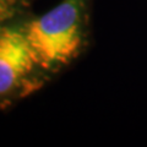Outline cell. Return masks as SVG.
Instances as JSON below:
<instances>
[{
    "mask_svg": "<svg viewBox=\"0 0 147 147\" xmlns=\"http://www.w3.org/2000/svg\"><path fill=\"white\" fill-rule=\"evenodd\" d=\"M37 65L53 70L66 65L82 45V0H64L25 28Z\"/></svg>",
    "mask_w": 147,
    "mask_h": 147,
    "instance_id": "6da1fadb",
    "label": "cell"
},
{
    "mask_svg": "<svg viewBox=\"0 0 147 147\" xmlns=\"http://www.w3.org/2000/svg\"><path fill=\"white\" fill-rule=\"evenodd\" d=\"M22 0H0V26L15 15Z\"/></svg>",
    "mask_w": 147,
    "mask_h": 147,
    "instance_id": "3957f363",
    "label": "cell"
},
{
    "mask_svg": "<svg viewBox=\"0 0 147 147\" xmlns=\"http://www.w3.org/2000/svg\"><path fill=\"white\" fill-rule=\"evenodd\" d=\"M37 66L25 32L0 26V97L16 88Z\"/></svg>",
    "mask_w": 147,
    "mask_h": 147,
    "instance_id": "7a4b0ae2",
    "label": "cell"
}]
</instances>
